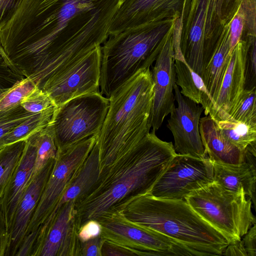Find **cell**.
<instances>
[{"instance_id": "cell-38", "label": "cell", "mask_w": 256, "mask_h": 256, "mask_svg": "<svg viewBox=\"0 0 256 256\" xmlns=\"http://www.w3.org/2000/svg\"><path fill=\"white\" fill-rule=\"evenodd\" d=\"M101 226L98 221L90 220L84 224L78 232V236L82 242L95 238L100 235Z\"/></svg>"}, {"instance_id": "cell-4", "label": "cell", "mask_w": 256, "mask_h": 256, "mask_svg": "<svg viewBox=\"0 0 256 256\" xmlns=\"http://www.w3.org/2000/svg\"><path fill=\"white\" fill-rule=\"evenodd\" d=\"M108 98V109L96 140L100 156L134 146L150 132L153 101L150 68L140 70Z\"/></svg>"}, {"instance_id": "cell-31", "label": "cell", "mask_w": 256, "mask_h": 256, "mask_svg": "<svg viewBox=\"0 0 256 256\" xmlns=\"http://www.w3.org/2000/svg\"><path fill=\"white\" fill-rule=\"evenodd\" d=\"M237 11L244 22L241 40L250 41L256 38V0H242Z\"/></svg>"}, {"instance_id": "cell-5", "label": "cell", "mask_w": 256, "mask_h": 256, "mask_svg": "<svg viewBox=\"0 0 256 256\" xmlns=\"http://www.w3.org/2000/svg\"><path fill=\"white\" fill-rule=\"evenodd\" d=\"M176 20L168 18L109 34L101 46L100 93L108 98L140 70L150 68Z\"/></svg>"}, {"instance_id": "cell-30", "label": "cell", "mask_w": 256, "mask_h": 256, "mask_svg": "<svg viewBox=\"0 0 256 256\" xmlns=\"http://www.w3.org/2000/svg\"><path fill=\"white\" fill-rule=\"evenodd\" d=\"M36 86L34 80L28 76L6 90L0 98V112L8 110L20 105L22 100Z\"/></svg>"}, {"instance_id": "cell-44", "label": "cell", "mask_w": 256, "mask_h": 256, "mask_svg": "<svg viewBox=\"0 0 256 256\" xmlns=\"http://www.w3.org/2000/svg\"><path fill=\"white\" fill-rule=\"evenodd\" d=\"M0 54L2 58L4 64L8 66H10L12 68H15V66L12 60L9 58L8 56L6 54L4 50L0 44Z\"/></svg>"}, {"instance_id": "cell-33", "label": "cell", "mask_w": 256, "mask_h": 256, "mask_svg": "<svg viewBox=\"0 0 256 256\" xmlns=\"http://www.w3.org/2000/svg\"><path fill=\"white\" fill-rule=\"evenodd\" d=\"M35 114L26 110L20 104L8 110L0 112V138Z\"/></svg>"}, {"instance_id": "cell-11", "label": "cell", "mask_w": 256, "mask_h": 256, "mask_svg": "<svg viewBox=\"0 0 256 256\" xmlns=\"http://www.w3.org/2000/svg\"><path fill=\"white\" fill-rule=\"evenodd\" d=\"M214 182L212 162L176 154L148 193L162 199L185 200L190 194Z\"/></svg>"}, {"instance_id": "cell-29", "label": "cell", "mask_w": 256, "mask_h": 256, "mask_svg": "<svg viewBox=\"0 0 256 256\" xmlns=\"http://www.w3.org/2000/svg\"><path fill=\"white\" fill-rule=\"evenodd\" d=\"M256 86L244 88L228 119L256 126Z\"/></svg>"}, {"instance_id": "cell-45", "label": "cell", "mask_w": 256, "mask_h": 256, "mask_svg": "<svg viewBox=\"0 0 256 256\" xmlns=\"http://www.w3.org/2000/svg\"><path fill=\"white\" fill-rule=\"evenodd\" d=\"M5 91V90H4ZM4 91H2V92H0V98L3 95Z\"/></svg>"}, {"instance_id": "cell-25", "label": "cell", "mask_w": 256, "mask_h": 256, "mask_svg": "<svg viewBox=\"0 0 256 256\" xmlns=\"http://www.w3.org/2000/svg\"><path fill=\"white\" fill-rule=\"evenodd\" d=\"M52 107L36 113L0 138V149L20 141H24L50 123L54 112Z\"/></svg>"}, {"instance_id": "cell-16", "label": "cell", "mask_w": 256, "mask_h": 256, "mask_svg": "<svg viewBox=\"0 0 256 256\" xmlns=\"http://www.w3.org/2000/svg\"><path fill=\"white\" fill-rule=\"evenodd\" d=\"M247 41L240 40L230 55L218 96L208 115L214 120L228 119L245 88Z\"/></svg>"}, {"instance_id": "cell-43", "label": "cell", "mask_w": 256, "mask_h": 256, "mask_svg": "<svg viewBox=\"0 0 256 256\" xmlns=\"http://www.w3.org/2000/svg\"><path fill=\"white\" fill-rule=\"evenodd\" d=\"M222 255L248 256L242 240L230 242L224 250Z\"/></svg>"}, {"instance_id": "cell-26", "label": "cell", "mask_w": 256, "mask_h": 256, "mask_svg": "<svg viewBox=\"0 0 256 256\" xmlns=\"http://www.w3.org/2000/svg\"><path fill=\"white\" fill-rule=\"evenodd\" d=\"M215 122L224 137L241 150L256 142V126L232 120Z\"/></svg>"}, {"instance_id": "cell-35", "label": "cell", "mask_w": 256, "mask_h": 256, "mask_svg": "<svg viewBox=\"0 0 256 256\" xmlns=\"http://www.w3.org/2000/svg\"><path fill=\"white\" fill-rule=\"evenodd\" d=\"M242 0H216V9L222 23L230 24L238 9Z\"/></svg>"}, {"instance_id": "cell-12", "label": "cell", "mask_w": 256, "mask_h": 256, "mask_svg": "<svg viewBox=\"0 0 256 256\" xmlns=\"http://www.w3.org/2000/svg\"><path fill=\"white\" fill-rule=\"evenodd\" d=\"M101 46L70 64L40 86L52 100L54 107L74 98L99 91Z\"/></svg>"}, {"instance_id": "cell-36", "label": "cell", "mask_w": 256, "mask_h": 256, "mask_svg": "<svg viewBox=\"0 0 256 256\" xmlns=\"http://www.w3.org/2000/svg\"><path fill=\"white\" fill-rule=\"evenodd\" d=\"M243 28L242 18L240 13L237 11L230 22V54L237 44L241 40Z\"/></svg>"}, {"instance_id": "cell-37", "label": "cell", "mask_w": 256, "mask_h": 256, "mask_svg": "<svg viewBox=\"0 0 256 256\" xmlns=\"http://www.w3.org/2000/svg\"><path fill=\"white\" fill-rule=\"evenodd\" d=\"M23 0H0V30L14 14Z\"/></svg>"}, {"instance_id": "cell-3", "label": "cell", "mask_w": 256, "mask_h": 256, "mask_svg": "<svg viewBox=\"0 0 256 256\" xmlns=\"http://www.w3.org/2000/svg\"><path fill=\"white\" fill-rule=\"evenodd\" d=\"M118 212L132 222L169 237L194 256L222 255L230 244L186 200L158 198L147 194L130 200Z\"/></svg>"}, {"instance_id": "cell-28", "label": "cell", "mask_w": 256, "mask_h": 256, "mask_svg": "<svg viewBox=\"0 0 256 256\" xmlns=\"http://www.w3.org/2000/svg\"><path fill=\"white\" fill-rule=\"evenodd\" d=\"M25 141L0 149V199L21 157Z\"/></svg>"}, {"instance_id": "cell-40", "label": "cell", "mask_w": 256, "mask_h": 256, "mask_svg": "<svg viewBox=\"0 0 256 256\" xmlns=\"http://www.w3.org/2000/svg\"><path fill=\"white\" fill-rule=\"evenodd\" d=\"M104 240L100 235L82 242L81 256H102V248Z\"/></svg>"}, {"instance_id": "cell-19", "label": "cell", "mask_w": 256, "mask_h": 256, "mask_svg": "<svg viewBox=\"0 0 256 256\" xmlns=\"http://www.w3.org/2000/svg\"><path fill=\"white\" fill-rule=\"evenodd\" d=\"M54 160L49 161L32 178L18 203L10 232V244L8 256H16L24 238L44 186L52 170Z\"/></svg>"}, {"instance_id": "cell-7", "label": "cell", "mask_w": 256, "mask_h": 256, "mask_svg": "<svg viewBox=\"0 0 256 256\" xmlns=\"http://www.w3.org/2000/svg\"><path fill=\"white\" fill-rule=\"evenodd\" d=\"M216 0H185L180 20V48L185 62L202 75V62L213 52L224 26Z\"/></svg>"}, {"instance_id": "cell-18", "label": "cell", "mask_w": 256, "mask_h": 256, "mask_svg": "<svg viewBox=\"0 0 256 256\" xmlns=\"http://www.w3.org/2000/svg\"><path fill=\"white\" fill-rule=\"evenodd\" d=\"M99 172V150L96 142L78 174L65 189L46 220L37 230L36 248L40 247L50 226L61 208L90 190L96 182Z\"/></svg>"}, {"instance_id": "cell-17", "label": "cell", "mask_w": 256, "mask_h": 256, "mask_svg": "<svg viewBox=\"0 0 256 256\" xmlns=\"http://www.w3.org/2000/svg\"><path fill=\"white\" fill-rule=\"evenodd\" d=\"M74 200L60 210L43 240L37 256H81L82 242L74 220Z\"/></svg>"}, {"instance_id": "cell-34", "label": "cell", "mask_w": 256, "mask_h": 256, "mask_svg": "<svg viewBox=\"0 0 256 256\" xmlns=\"http://www.w3.org/2000/svg\"><path fill=\"white\" fill-rule=\"evenodd\" d=\"M247 42L244 88L249 89L256 86V38Z\"/></svg>"}, {"instance_id": "cell-42", "label": "cell", "mask_w": 256, "mask_h": 256, "mask_svg": "<svg viewBox=\"0 0 256 256\" xmlns=\"http://www.w3.org/2000/svg\"><path fill=\"white\" fill-rule=\"evenodd\" d=\"M242 242L248 256H256V226L254 224L243 236Z\"/></svg>"}, {"instance_id": "cell-10", "label": "cell", "mask_w": 256, "mask_h": 256, "mask_svg": "<svg viewBox=\"0 0 256 256\" xmlns=\"http://www.w3.org/2000/svg\"><path fill=\"white\" fill-rule=\"evenodd\" d=\"M97 136H92L58 150L52 170L44 186L25 236L37 230L46 220L65 189L78 174L94 144Z\"/></svg>"}, {"instance_id": "cell-22", "label": "cell", "mask_w": 256, "mask_h": 256, "mask_svg": "<svg viewBox=\"0 0 256 256\" xmlns=\"http://www.w3.org/2000/svg\"><path fill=\"white\" fill-rule=\"evenodd\" d=\"M214 181L228 190L243 191L256 204V169L243 161L239 164L212 162Z\"/></svg>"}, {"instance_id": "cell-27", "label": "cell", "mask_w": 256, "mask_h": 256, "mask_svg": "<svg viewBox=\"0 0 256 256\" xmlns=\"http://www.w3.org/2000/svg\"><path fill=\"white\" fill-rule=\"evenodd\" d=\"M36 148V157L32 178L48 162L56 158L58 148L52 132L48 125L31 136Z\"/></svg>"}, {"instance_id": "cell-20", "label": "cell", "mask_w": 256, "mask_h": 256, "mask_svg": "<svg viewBox=\"0 0 256 256\" xmlns=\"http://www.w3.org/2000/svg\"><path fill=\"white\" fill-rule=\"evenodd\" d=\"M36 157V148L30 136L25 141L20 160L0 199L10 233L18 203L32 180Z\"/></svg>"}, {"instance_id": "cell-2", "label": "cell", "mask_w": 256, "mask_h": 256, "mask_svg": "<svg viewBox=\"0 0 256 256\" xmlns=\"http://www.w3.org/2000/svg\"><path fill=\"white\" fill-rule=\"evenodd\" d=\"M176 154L172 142L152 130L136 146L99 158L96 182L74 201L78 230L86 222L116 212L130 200L148 194Z\"/></svg>"}, {"instance_id": "cell-14", "label": "cell", "mask_w": 256, "mask_h": 256, "mask_svg": "<svg viewBox=\"0 0 256 256\" xmlns=\"http://www.w3.org/2000/svg\"><path fill=\"white\" fill-rule=\"evenodd\" d=\"M174 26V24L166 34L164 44L150 70L153 82L151 128L155 132L160 128L165 118L176 107V72L172 42Z\"/></svg>"}, {"instance_id": "cell-39", "label": "cell", "mask_w": 256, "mask_h": 256, "mask_svg": "<svg viewBox=\"0 0 256 256\" xmlns=\"http://www.w3.org/2000/svg\"><path fill=\"white\" fill-rule=\"evenodd\" d=\"M102 256H138L136 251L104 240L102 248Z\"/></svg>"}, {"instance_id": "cell-9", "label": "cell", "mask_w": 256, "mask_h": 256, "mask_svg": "<svg viewBox=\"0 0 256 256\" xmlns=\"http://www.w3.org/2000/svg\"><path fill=\"white\" fill-rule=\"evenodd\" d=\"M97 221L104 240L132 249L138 256H194L178 242L128 220L119 212L103 216Z\"/></svg>"}, {"instance_id": "cell-23", "label": "cell", "mask_w": 256, "mask_h": 256, "mask_svg": "<svg viewBox=\"0 0 256 256\" xmlns=\"http://www.w3.org/2000/svg\"><path fill=\"white\" fill-rule=\"evenodd\" d=\"M230 44V24H228L224 25L214 50L202 62L201 77L212 100V104L218 96L228 64Z\"/></svg>"}, {"instance_id": "cell-15", "label": "cell", "mask_w": 256, "mask_h": 256, "mask_svg": "<svg viewBox=\"0 0 256 256\" xmlns=\"http://www.w3.org/2000/svg\"><path fill=\"white\" fill-rule=\"evenodd\" d=\"M185 0H122L109 34L144 26L168 18H179Z\"/></svg>"}, {"instance_id": "cell-21", "label": "cell", "mask_w": 256, "mask_h": 256, "mask_svg": "<svg viewBox=\"0 0 256 256\" xmlns=\"http://www.w3.org/2000/svg\"><path fill=\"white\" fill-rule=\"evenodd\" d=\"M199 129L206 153L212 162L237 165L244 161V151L224 137L210 115L200 118Z\"/></svg>"}, {"instance_id": "cell-1", "label": "cell", "mask_w": 256, "mask_h": 256, "mask_svg": "<svg viewBox=\"0 0 256 256\" xmlns=\"http://www.w3.org/2000/svg\"><path fill=\"white\" fill-rule=\"evenodd\" d=\"M122 0H23L0 30L13 63L29 62L37 86L102 46Z\"/></svg>"}, {"instance_id": "cell-24", "label": "cell", "mask_w": 256, "mask_h": 256, "mask_svg": "<svg viewBox=\"0 0 256 256\" xmlns=\"http://www.w3.org/2000/svg\"><path fill=\"white\" fill-rule=\"evenodd\" d=\"M176 83L180 88L182 94L201 105L206 116L208 114L212 104L203 80L185 62L174 60Z\"/></svg>"}, {"instance_id": "cell-8", "label": "cell", "mask_w": 256, "mask_h": 256, "mask_svg": "<svg viewBox=\"0 0 256 256\" xmlns=\"http://www.w3.org/2000/svg\"><path fill=\"white\" fill-rule=\"evenodd\" d=\"M108 107V98L100 91L74 98L54 107L48 125L58 150L98 136Z\"/></svg>"}, {"instance_id": "cell-32", "label": "cell", "mask_w": 256, "mask_h": 256, "mask_svg": "<svg viewBox=\"0 0 256 256\" xmlns=\"http://www.w3.org/2000/svg\"><path fill=\"white\" fill-rule=\"evenodd\" d=\"M26 110L38 113L54 106L48 95L36 86L20 103Z\"/></svg>"}, {"instance_id": "cell-6", "label": "cell", "mask_w": 256, "mask_h": 256, "mask_svg": "<svg viewBox=\"0 0 256 256\" xmlns=\"http://www.w3.org/2000/svg\"><path fill=\"white\" fill-rule=\"evenodd\" d=\"M185 200L230 243L241 240L256 224L250 198L247 199L243 191L228 190L214 181L192 192Z\"/></svg>"}, {"instance_id": "cell-13", "label": "cell", "mask_w": 256, "mask_h": 256, "mask_svg": "<svg viewBox=\"0 0 256 256\" xmlns=\"http://www.w3.org/2000/svg\"><path fill=\"white\" fill-rule=\"evenodd\" d=\"M174 94L177 106L170 114L166 126L174 137L176 152L199 158L207 157L199 129L203 107L182 96L176 83Z\"/></svg>"}, {"instance_id": "cell-41", "label": "cell", "mask_w": 256, "mask_h": 256, "mask_svg": "<svg viewBox=\"0 0 256 256\" xmlns=\"http://www.w3.org/2000/svg\"><path fill=\"white\" fill-rule=\"evenodd\" d=\"M10 244V233L0 206V256H8Z\"/></svg>"}]
</instances>
